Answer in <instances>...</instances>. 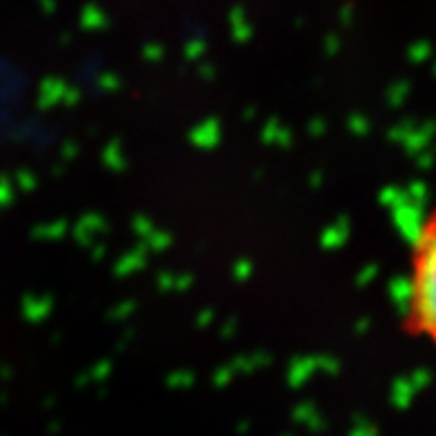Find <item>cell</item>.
I'll use <instances>...</instances> for the list:
<instances>
[{
	"label": "cell",
	"instance_id": "obj_1",
	"mask_svg": "<svg viewBox=\"0 0 436 436\" xmlns=\"http://www.w3.org/2000/svg\"><path fill=\"white\" fill-rule=\"evenodd\" d=\"M414 247V272L405 296L407 312L421 332L436 338V223L419 227Z\"/></svg>",
	"mask_w": 436,
	"mask_h": 436
}]
</instances>
